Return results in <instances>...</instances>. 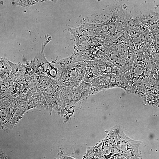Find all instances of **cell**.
Listing matches in <instances>:
<instances>
[{
    "label": "cell",
    "mask_w": 159,
    "mask_h": 159,
    "mask_svg": "<svg viewBox=\"0 0 159 159\" xmlns=\"http://www.w3.org/2000/svg\"><path fill=\"white\" fill-rule=\"evenodd\" d=\"M86 61L79 62L62 68L59 80L63 87L76 86L83 81L86 72Z\"/></svg>",
    "instance_id": "1"
},
{
    "label": "cell",
    "mask_w": 159,
    "mask_h": 159,
    "mask_svg": "<svg viewBox=\"0 0 159 159\" xmlns=\"http://www.w3.org/2000/svg\"><path fill=\"white\" fill-rule=\"evenodd\" d=\"M86 67L85 77L82 82H90L93 79L105 73L120 75L121 71L112 63L102 59L86 61Z\"/></svg>",
    "instance_id": "2"
},
{
    "label": "cell",
    "mask_w": 159,
    "mask_h": 159,
    "mask_svg": "<svg viewBox=\"0 0 159 159\" xmlns=\"http://www.w3.org/2000/svg\"><path fill=\"white\" fill-rule=\"evenodd\" d=\"M38 86L48 106L51 107L57 103L62 87L58 80L44 75L39 76Z\"/></svg>",
    "instance_id": "3"
},
{
    "label": "cell",
    "mask_w": 159,
    "mask_h": 159,
    "mask_svg": "<svg viewBox=\"0 0 159 159\" xmlns=\"http://www.w3.org/2000/svg\"><path fill=\"white\" fill-rule=\"evenodd\" d=\"M90 82L95 93L104 90L122 87V77L112 73H105L93 79Z\"/></svg>",
    "instance_id": "4"
},
{
    "label": "cell",
    "mask_w": 159,
    "mask_h": 159,
    "mask_svg": "<svg viewBox=\"0 0 159 159\" xmlns=\"http://www.w3.org/2000/svg\"><path fill=\"white\" fill-rule=\"evenodd\" d=\"M62 68L57 62H48L45 67L44 75L51 79L58 80L61 76Z\"/></svg>",
    "instance_id": "5"
},
{
    "label": "cell",
    "mask_w": 159,
    "mask_h": 159,
    "mask_svg": "<svg viewBox=\"0 0 159 159\" xmlns=\"http://www.w3.org/2000/svg\"><path fill=\"white\" fill-rule=\"evenodd\" d=\"M11 67V71L9 78L14 82L27 75L26 73L25 65L12 63L9 61Z\"/></svg>",
    "instance_id": "6"
},
{
    "label": "cell",
    "mask_w": 159,
    "mask_h": 159,
    "mask_svg": "<svg viewBox=\"0 0 159 159\" xmlns=\"http://www.w3.org/2000/svg\"><path fill=\"white\" fill-rule=\"evenodd\" d=\"M0 81L8 78L11 71L9 61L4 58H0Z\"/></svg>",
    "instance_id": "7"
},
{
    "label": "cell",
    "mask_w": 159,
    "mask_h": 159,
    "mask_svg": "<svg viewBox=\"0 0 159 159\" xmlns=\"http://www.w3.org/2000/svg\"><path fill=\"white\" fill-rule=\"evenodd\" d=\"M14 82L10 78L0 81V95L2 96L10 92Z\"/></svg>",
    "instance_id": "8"
}]
</instances>
